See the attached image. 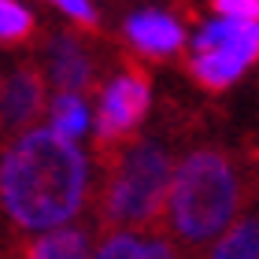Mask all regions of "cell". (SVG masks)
Returning a JSON list of instances; mask_svg holds the SVG:
<instances>
[{"mask_svg": "<svg viewBox=\"0 0 259 259\" xmlns=\"http://www.w3.org/2000/svg\"><path fill=\"white\" fill-rule=\"evenodd\" d=\"M49 74L37 60H11L0 67V148L45 115Z\"/></svg>", "mask_w": 259, "mask_h": 259, "instance_id": "8992f818", "label": "cell"}, {"mask_svg": "<svg viewBox=\"0 0 259 259\" xmlns=\"http://www.w3.org/2000/svg\"><path fill=\"white\" fill-rule=\"evenodd\" d=\"M156 233V230H152ZM145 237V230H108L93 259H178V248L167 237Z\"/></svg>", "mask_w": 259, "mask_h": 259, "instance_id": "30bf717a", "label": "cell"}, {"mask_svg": "<svg viewBox=\"0 0 259 259\" xmlns=\"http://www.w3.org/2000/svg\"><path fill=\"white\" fill-rule=\"evenodd\" d=\"M241 204L244 185L237 159L222 148H196L174 167L163 226L182 248H207L237 222Z\"/></svg>", "mask_w": 259, "mask_h": 259, "instance_id": "3957f363", "label": "cell"}, {"mask_svg": "<svg viewBox=\"0 0 259 259\" xmlns=\"http://www.w3.org/2000/svg\"><path fill=\"white\" fill-rule=\"evenodd\" d=\"M49 119H52V130H60L63 137L78 141L89 130V108L81 100V93H56L52 104H49Z\"/></svg>", "mask_w": 259, "mask_h": 259, "instance_id": "7c38bea8", "label": "cell"}, {"mask_svg": "<svg viewBox=\"0 0 259 259\" xmlns=\"http://www.w3.org/2000/svg\"><path fill=\"white\" fill-rule=\"evenodd\" d=\"M37 30V22L19 0H0V41L4 45H26Z\"/></svg>", "mask_w": 259, "mask_h": 259, "instance_id": "4fadbf2b", "label": "cell"}, {"mask_svg": "<svg viewBox=\"0 0 259 259\" xmlns=\"http://www.w3.org/2000/svg\"><path fill=\"white\" fill-rule=\"evenodd\" d=\"M100 189H97V222L104 230H163L167 196L174 178V156L156 137H130L122 145L97 148Z\"/></svg>", "mask_w": 259, "mask_h": 259, "instance_id": "7a4b0ae2", "label": "cell"}, {"mask_svg": "<svg viewBox=\"0 0 259 259\" xmlns=\"http://www.w3.org/2000/svg\"><path fill=\"white\" fill-rule=\"evenodd\" d=\"M89 204V159L60 130L30 126L0 148V215L15 233L74 222Z\"/></svg>", "mask_w": 259, "mask_h": 259, "instance_id": "6da1fadb", "label": "cell"}, {"mask_svg": "<svg viewBox=\"0 0 259 259\" xmlns=\"http://www.w3.org/2000/svg\"><path fill=\"white\" fill-rule=\"evenodd\" d=\"M49 78L60 93L97 89V60L78 33H56L49 45Z\"/></svg>", "mask_w": 259, "mask_h": 259, "instance_id": "ba28073f", "label": "cell"}, {"mask_svg": "<svg viewBox=\"0 0 259 259\" xmlns=\"http://www.w3.org/2000/svg\"><path fill=\"white\" fill-rule=\"evenodd\" d=\"M56 8H63L70 19L78 22V26H85V30H97V8L89 4V0H52Z\"/></svg>", "mask_w": 259, "mask_h": 259, "instance_id": "9a60e30c", "label": "cell"}, {"mask_svg": "<svg viewBox=\"0 0 259 259\" xmlns=\"http://www.w3.org/2000/svg\"><path fill=\"white\" fill-rule=\"evenodd\" d=\"M126 41L134 45V52H141L145 60H167L174 56L185 45V30L182 22L167 15V11H134V15L126 19Z\"/></svg>", "mask_w": 259, "mask_h": 259, "instance_id": "9c48e42d", "label": "cell"}, {"mask_svg": "<svg viewBox=\"0 0 259 259\" xmlns=\"http://www.w3.org/2000/svg\"><path fill=\"white\" fill-rule=\"evenodd\" d=\"M259 60V19H226L204 22L193 41L185 70L200 89L222 93Z\"/></svg>", "mask_w": 259, "mask_h": 259, "instance_id": "277c9868", "label": "cell"}, {"mask_svg": "<svg viewBox=\"0 0 259 259\" xmlns=\"http://www.w3.org/2000/svg\"><path fill=\"white\" fill-rule=\"evenodd\" d=\"M204 259H259V215L237 219L226 233H219Z\"/></svg>", "mask_w": 259, "mask_h": 259, "instance_id": "8fae6325", "label": "cell"}, {"mask_svg": "<svg viewBox=\"0 0 259 259\" xmlns=\"http://www.w3.org/2000/svg\"><path fill=\"white\" fill-rule=\"evenodd\" d=\"M89 252H93V226L85 219H74L45 233H22L11 244L8 259H89Z\"/></svg>", "mask_w": 259, "mask_h": 259, "instance_id": "52a82bcc", "label": "cell"}, {"mask_svg": "<svg viewBox=\"0 0 259 259\" xmlns=\"http://www.w3.org/2000/svg\"><path fill=\"white\" fill-rule=\"evenodd\" d=\"M211 11L226 19H259V0H211Z\"/></svg>", "mask_w": 259, "mask_h": 259, "instance_id": "5bb4252c", "label": "cell"}, {"mask_svg": "<svg viewBox=\"0 0 259 259\" xmlns=\"http://www.w3.org/2000/svg\"><path fill=\"white\" fill-rule=\"evenodd\" d=\"M152 104V81L145 67L126 63L111 81H104L100 104H97V148L122 145L137 134V126L145 122Z\"/></svg>", "mask_w": 259, "mask_h": 259, "instance_id": "5b68a950", "label": "cell"}]
</instances>
